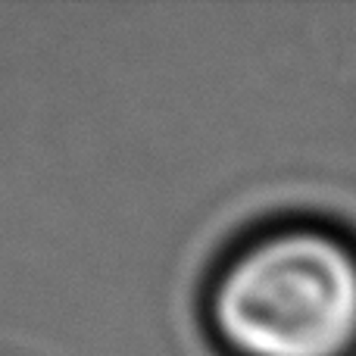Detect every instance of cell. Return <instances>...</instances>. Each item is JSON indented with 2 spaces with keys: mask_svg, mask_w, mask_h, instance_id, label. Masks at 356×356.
Returning a JSON list of instances; mask_svg holds the SVG:
<instances>
[{
  "mask_svg": "<svg viewBox=\"0 0 356 356\" xmlns=\"http://www.w3.org/2000/svg\"><path fill=\"white\" fill-rule=\"evenodd\" d=\"M203 325L225 356H353L356 244L313 222L253 232L207 275Z\"/></svg>",
  "mask_w": 356,
  "mask_h": 356,
  "instance_id": "6da1fadb",
  "label": "cell"
}]
</instances>
